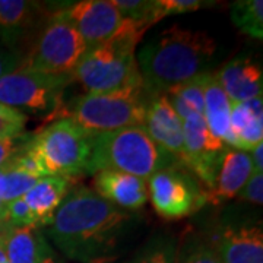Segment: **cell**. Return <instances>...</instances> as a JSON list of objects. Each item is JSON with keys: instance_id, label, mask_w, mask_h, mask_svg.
Listing matches in <instances>:
<instances>
[{"instance_id": "obj_30", "label": "cell", "mask_w": 263, "mask_h": 263, "mask_svg": "<svg viewBox=\"0 0 263 263\" xmlns=\"http://www.w3.org/2000/svg\"><path fill=\"white\" fill-rule=\"evenodd\" d=\"M241 200L250 202L253 205L263 203V173L253 171L240 193L237 195Z\"/></svg>"}, {"instance_id": "obj_16", "label": "cell", "mask_w": 263, "mask_h": 263, "mask_svg": "<svg viewBox=\"0 0 263 263\" xmlns=\"http://www.w3.org/2000/svg\"><path fill=\"white\" fill-rule=\"evenodd\" d=\"M95 192L117 208L126 209H139L148 200L145 180L111 170L95 174Z\"/></svg>"}, {"instance_id": "obj_26", "label": "cell", "mask_w": 263, "mask_h": 263, "mask_svg": "<svg viewBox=\"0 0 263 263\" xmlns=\"http://www.w3.org/2000/svg\"><path fill=\"white\" fill-rule=\"evenodd\" d=\"M28 122V116L12 108L9 105L0 104V141L12 139L22 135L25 124Z\"/></svg>"}, {"instance_id": "obj_4", "label": "cell", "mask_w": 263, "mask_h": 263, "mask_svg": "<svg viewBox=\"0 0 263 263\" xmlns=\"http://www.w3.org/2000/svg\"><path fill=\"white\" fill-rule=\"evenodd\" d=\"M176 164V158L151 138L145 126H135L94 135L85 171L97 174L111 170L148 181L155 173Z\"/></svg>"}, {"instance_id": "obj_3", "label": "cell", "mask_w": 263, "mask_h": 263, "mask_svg": "<svg viewBox=\"0 0 263 263\" xmlns=\"http://www.w3.org/2000/svg\"><path fill=\"white\" fill-rule=\"evenodd\" d=\"M146 29L141 22L123 19L107 41L88 50L72 72V79L84 86L86 94H104L143 85L136 47Z\"/></svg>"}, {"instance_id": "obj_20", "label": "cell", "mask_w": 263, "mask_h": 263, "mask_svg": "<svg viewBox=\"0 0 263 263\" xmlns=\"http://www.w3.org/2000/svg\"><path fill=\"white\" fill-rule=\"evenodd\" d=\"M69 177L46 176L38 179L24 196V200L37 218L40 228L48 227L53 222L54 212L69 193Z\"/></svg>"}, {"instance_id": "obj_18", "label": "cell", "mask_w": 263, "mask_h": 263, "mask_svg": "<svg viewBox=\"0 0 263 263\" xmlns=\"http://www.w3.org/2000/svg\"><path fill=\"white\" fill-rule=\"evenodd\" d=\"M231 103L219 86L214 73H206L203 88V119L212 138L227 146L235 148L234 138L230 126Z\"/></svg>"}, {"instance_id": "obj_19", "label": "cell", "mask_w": 263, "mask_h": 263, "mask_svg": "<svg viewBox=\"0 0 263 263\" xmlns=\"http://www.w3.org/2000/svg\"><path fill=\"white\" fill-rule=\"evenodd\" d=\"M230 126L235 142V149H254L263 142L262 97L247 103H231Z\"/></svg>"}, {"instance_id": "obj_29", "label": "cell", "mask_w": 263, "mask_h": 263, "mask_svg": "<svg viewBox=\"0 0 263 263\" xmlns=\"http://www.w3.org/2000/svg\"><path fill=\"white\" fill-rule=\"evenodd\" d=\"M129 263H177L176 247L171 243H160L141 253Z\"/></svg>"}, {"instance_id": "obj_15", "label": "cell", "mask_w": 263, "mask_h": 263, "mask_svg": "<svg viewBox=\"0 0 263 263\" xmlns=\"http://www.w3.org/2000/svg\"><path fill=\"white\" fill-rule=\"evenodd\" d=\"M222 263H263V233L260 227L227 228L212 246Z\"/></svg>"}, {"instance_id": "obj_32", "label": "cell", "mask_w": 263, "mask_h": 263, "mask_svg": "<svg viewBox=\"0 0 263 263\" xmlns=\"http://www.w3.org/2000/svg\"><path fill=\"white\" fill-rule=\"evenodd\" d=\"M31 136L27 135H19L16 138L12 139H5L0 141V167H3L6 162H9L27 142Z\"/></svg>"}, {"instance_id": "obj_33", "label": "cell", "mask_w": 263, "mask_h": 263, "mask_svg": "<svg viewBox=\"0 0 263 263\" xmlns=\"http://www.w3.org/2000/svg\"><path fill=\"white\" fill-rule=\"evenodd\" d=\"M18 67L19 65L16 57H13L9 53H5V51L0 50V78H3L10 72L16 70Z\"/></svg>"}, {"instance_id": "obj_25", "label": "cell", "mask_w": 263, "mask_h": 263, "mask_svg": "<svg viewBox=\"0 0 263 263\" xmlns=\"http://www.w3.org/2000/svg\"><path fill=\"white\" fill-rule=\"evenodd\" d=\"M123 19H130L143 24L146 28L155 24L154 8L155 0H111Z\"/></svg>"}, {"instance_id": "obj_7", "label": "cell", "mask_w": 263, "mask_h": 263, "mask_svg": "<svg viewBox=\"0 0 263 263\" xmlns=\"http://www.w3.org/2000/svg\"><path fill=\"white\" fill-rule=\"evenodd\" d=\"M72 82V75H44L18 67L0 78V104L54 119L63 110L65 91Z\"/></svg>"}, {"instance_id": "obj_10", "label": "cell", "mask_w": 263, "mask_h": 263, "mask_svg": "<svg viewBox=\"0 0 263 263\" xmlns=\"http://www.w3.org/2000/svg\"><path fill=\"white\" fill-rule=\"evenodd\" d=\"M54 16L72 25L86 41L89 50L107 41L123 21L111 0H82L69 3L57 10Z\"/></svg>"}, {"instance_id": "obj_5", "label": "cell", "mask_w": 263, "mask_h": 263, "mask_svg": "<svg viewBox=\"0 0 263 263\" xmlns=\"http://www.w3.org/2000/svg\"><path fill=\"white\" fill-rule=\"evenodd\" d=\"M151 100L143 85L104 94H85L72 104L67 119L92 135L143 126Z\"/></svg>"}, {"instance_id": "obj_37", "label": "cell", "mask_w": 263, "mask_h": 263, "mask_svg": "<svg viewBox=\"0 0 263 263\" xmlns=\"http://www.w3.org/2000/svg\"><path fill=\"white\" fill-rule=\"evenodd\" d=\"M0 231H2V228H0Z\"/></svg>"}, {"instance_id": "obj_22", "label": "cell", "mask_w": 263, "mask_h": 263, "mask_svg": "<svg viewBox=\"0 0 263 263\" xmlns=\"http://www.w3.org/2000/svg\"><path fill=\"white\" fill-rule=\"evenodd\" d=\"M231 21L234 25L256 40L263 38V2L238 0L231 5Z\"/></svg>"}, {"instance_id": "obj_31", "label": "cell", "mask_w": 263, "mask_h": 263, "mask_svg": "<svg viewBox=\"0 0 263 263\" xmlns=\"http://www.w3.org/2000/svg\"><path fill=\"white\" fill-rule=\"evenodd\" d=\"M179 263H222L212 246L199 245L190 250Z\"/></svg>"}, {"instance_id": "obj_38", "label": "cell", "mask_w": 263, "mask_h": 263, "mask_svg": "<svg viewBox=\"0 0 263 263\" xmlns=\"http://www.w3.org/2000/svg\"><path fill=\"white\" fill-rule=\"evenodd\" d=\"M5 263H8V262H5Z\"/></svg>"}, {"instance_id": "obj_21", "label": "cell", "mask_w": 263, "mask_h": 263, "mask_svg": "<svg viewBox=\"0 0 263 263\" xmlns=\"http://www.w3.org/2000/svg\"><path fill=\"white\" fill-rule=\"evenodd\" d=\"M37 3L27 0H0V35L9 46L18 40L34 24L37 16Z\"/></svg>"}, {"instance_id": "obj_17", "label": "cell", "mask_w": 263, "mask_h": 263, "mask_svg": "<svg viewBox=\"0 0 263 263\" xmlns=\"http://www.w3.org/2000/svg\"><path fill=\"white\" fill-rule=\"evenodd\" d=\"M2 240L8 263H40L51 253L38 227H3Z\"/></svg>"}, {"instance_id": "obj_27", "label": "cell", "mask_w": 263, "mask_h": 263, "mask_svg": "<svg viewBox=\"0 0 263 263\" xmlns=\"http://www.w3.org/2000/svg\"><path fill=\"white\" fill-rule=\"evenodd\" d=\"M3 227H38L37 218L29 209L24 197L6 203V214L0 228Z\"/></svg>"}, {"instance_id": "obj_13", "label": "cell", "mask_w": 263, "mask_h": 263, "mask_svg": "<svg viewBox=\"0 0 263 263\" xmlns=\"http://www.w3.org/2000/svg\"><path fill=\"white\" fill-rule=\"evenodd\" d=\"M253 171L249 152L226 146L219 154L214 187L209 190L206 200L219 205L235 197Z\"/></svg>"}, {"instance_id": "obj_23", "label": "cell", "mask_w": 263, "mask_h": 263, "mask_svg": "<svg viewBox=\"0 0 263 263\" xmlns=\"http://www.w3.org/2000/svg\"><path fill=\"white\" fill-rule=\"evenodd\" d=\"M37 180L10 160L0 171V199L5 203H9L12 200L24 197L29 189L37 183Z\"/></svg>"}, {"instance_id": "obj_36", "label": "cell", "mask_w": 263, "mask_h": 263, "mask_svg": "<svg viewBox=\"0 0 263 263\" xmlns=\"http://www.w3.org/2000/svg\"><path fill=\"white\" fill-rule=\"evenodd\" d=\"M40 263H59V262L56 260V257L53 256V253H48Z\"/></svg>"}, {"instance_id": "obj_35", "label": "cell", "mask_w": 263, "mask_h": 263, "mask_svg": "<svg viewBox=\"0 0 263 263\" xmlns=\"http://www.w3.org/2000/svg\"><path fill=\"white\" fill-rule=\"evenodd\" d=\"M8 262L6 260V254H5V249H3V240H2V231H0V263Z\"/></svg>"}, {"instance_id": "obj_24", "label": "cell", "mask_w": 263, "mask_h": 263, "mask_svg": "<svg viewBox=\"0 0 263 263\" xmlns=\"http://www.w3.org/2000/svg\"><path fill=\"white\" fill-rule=\"evenodd\" d=\"M206 73L208 72H203L187 82L177 85L173 89H170L168 92L180 98L193 113L203 116V88Z\"/></svg>"}, {"instance_id": "obj_2", "label": "cell", "mask_w": 263, "mask_h": 263, "mask_svg": "<svg viewBox=\"0 0 263 263\" xmlns=\"http://www.w3.org/2000/svg\"><path fill=\"white\" fill-rule=\"evenodd\" d=\"M216 51V41L203 31L173 25L139 50L136 62L151 97L168 92L205 72Z\"/></svg>"}, {"instance_id": "obj_11", "label": "cell", "mask_w": 263, "mask_h": 263, "mask_svg": "<svg viewBox=\"0 0 263 263\" xmlns=\"http://www.w3.org/2000/svg\"><path fill=\"white\" fill-rule=\"evenodd\" d=\"M184 157L183 165L192 170L208 189L214 187L216 165L221 151L226 148L222 142L212 138L202 114H190L183 122Z\"/></svg>"}, {"instance_id": "obj_12", "label": "cell", "mask_w": 263, "mask_h": 263, "mask_svg": "<svg viewBox=\"0 0 263 263\" xmlns=\"http://www.w3.org/2000/svg\"><path fill=\"white\" fill-rule=\"evenodd\" d=\"M145 129L149 136L170 155H173L177 162L183 164L184 157V139H183V122L173 110L165 95L152 97L146 117Z\"/></svg>"}, {"instance_id": "obj_34", "label": "cell", "mask_w": 263, "mask_h": 263, "mask_svg": "<svg viewBox=\"0 0 263 263\" xmlns=\"http://www.w3.org/2000/svg\"><path fill=\"white\" fill-rule=\"evenodd\" d=\"M250 160L253 164V170L257 173H263V142L259 143L254 149L250 151Z\"/></svg>"}, {"instance_id": "obj_9", "label": "cell", "mask_w": 263, "mask_h": 263, "mask_svg": "<svg viewBox=\"0 0 263 263\" xmlns=\"http://www.w3.org/2000/svg\"><path fill=\"white\" fill-rule=\"evenodd\" d=\"M148 199L165 219L192 215L206 202V195L183 170L170 167L155 173L148 181Z\"/></svg>"}, {"instance_id": "obj_6", "label": "cell", "mask_w": 263, "mask_h": 263, "mask_svg": "<svg viewBox=\"0 0 263 263\" xmlns=\"http://www.w3.org/2000/svg\"><path fill=\"white\" fill-rule=\"evenodd\" d=\"M94 135L62 117L27 142L29 152L37 158L46 176L72 177L88 165Z\"/></svg>"}, {"instance_id": "obj_1", "label": "cell", "mask_w": 263, "mask_h": 263, "mask_svg": "<svg viewBox=\"0 0 263 263\" xmlns=\"http://www.w3.org/2000/svg\"><path fill=\"white\" fill-rule=\"evenodd\" d=\"M130 219L123 209L88 187L67 193L47 227V235L66 257L98 263L113 252Z\"/></svg>"}, {"instance_id": "obj_8", "label": "cell", "mask_w": 263, "mask_h": 263, "mask_svg": "<svg viewBox=\"0 0 263 263\" xmlns=\"http://www.w3.org/2000/svg\"><path fill=\"white\" fill-rule=\"evenodd\" d=\"M88 50L81 34L53 15L19 69L44 75H72Z\"/></svg>"}, {"instance_id": "obj_14", "label": "cell", "mask_w": 263, "mask_h": 263, "mask_svg": "<svg viewBox=\"0 0 263 263\" xmlns=\"http://www.w3.org/2000/svg\"><path fill=\"white\" fill-rule=\"evenodd\" d=\"M214 75L230 103H247L262 97V66L249 57H237Z\"/></svg>"}, {"instance_id": "obj_28", "label": "cell", "mask_w": 263, "mask_h": 263, "mask_svg": "<svg viewBox=\"0 0 263 263\" xmlns=\"http://www.w3.org/2000/svg\"><path fill=\"white\" fill-rule=\"evenodd\" d=\"M203 5L209 6L211 3L200 0H155V8H154L155 24L165 16L199 10L200 8H203Z\"/></svg>"}]
</instances>
